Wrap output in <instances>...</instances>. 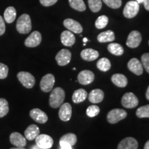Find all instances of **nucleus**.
Wrapping results in <instances>:
<instances>
[{"instance_id": "f257e3e1", "label": "nucleus", "mask_w": 149, "mask_h": 149, "mask_svg": "<svg viewBox=\"0 0 149 149\" xmlns=\"http://www.w3.org/2000/svg\"><path fill=\"white\" fill-rule=\"evenodd\" d=\"M65 99V91L60 87L52 90L49 97V105L53 109H57L62 105Z\"/></svg>"}, {"instance_id": "f03ea898", "label": "nucleus", "mask_w": 149, "mask_h": 149, "mask_svg": "<svg viewBox=\"0 0 149 149\" xmlns=\"http://www.w3.org/2000/svg\"><path fill=\"white\" fill-rule=\"evenodd\" d=\"M17 31L21 34H27L32 29V23L29 15L23 14L18 18L16 24Z\"/></svg>"}, {"instance_id": "7ed1b4c3", "label": "nucleus", "mask_w": 149, "mask_h": 149, "mask_svg": "<svg viewBox=\"0 0 149 149\" xmlns=\"http://www.w3.org/2000/svg\"><path fill=\"white\" fill-rule=\"evenodd\" d=\"M127 116L126 111L120 109H115L109 112L107 115V121L110 124H114L125 119Z\"/></svg>"}, {"instance_id": "20e7f679", "label": "nucleus", "mask_w": 149, "mask_h": 149, "mask_svg": "<svg viewBox=\"0 0 149 149\" xmlns=\"http://www.w3.org/2000/svg\"><path fill=\"white\" fill-rule=\"evenodd\" d=\"M17 78L22 84L27 88H32L35 84L34 76L29 72L22 71L18 72Z\"/></svg>"}, {"instance_id": "39448f33", "label": "nucleus", "mask_w": 149, "mask_h": 149, "mask_svg": "<svg viewBox=\"0 0 149 149\" xmlns=\"http://www.w3.org/2000/svg\"><path fill=\"white\" fill-rule=\"evenodd\" d=\"M139 10V3L136 1H130L126 3L123 10L125 17L131 19L137 15Z\"/></svg>"}, {"instance_id": "423d86ee", "label": "nucleus", "mask_w": 149, "mask_h": 149, "mask_svg": "<svg viewBox=\"0 0 149 149\" xmlns=\"http://www.w3.org/2000/svg\"><path fill=\"white\" fill-rule=\"evenodd\" d=\"M138 104V98L133 93H126L122 98V105L126 109H134Z\"/></svg>"}, {"instance_id": "0eeeda50", "label": "nucleus", "mask_w": 149, "mask_h": 149, "mask_svg": "<svg viewBox=\"0 0 149 149\" xmlns=\"http://www.w3.org/2000/svg\"><path fill=\"white\" fill-rule=\"evenodd\" d=\"M55 79L53 74H47L42 77L40 81V88L43 92L48 93L53 90Z\"/></svg>"}, {"instance_id": "6e6552de", "label": "nucleus", "mask_w": 149, "mask_h": 149, "mask_svg": "<svg viewBox=\"0 0 149 149\" xmlns=\"http://www.w3.org/2000/svg\"><path fill=\"white\" fill-rule=\"evenodd\" d=\"M35 141L37 146L42 149L51 148L53 145V138L46 134L39 135L35 138Z\"/></svg>"}, {"instance_id": "1a4fd4ad", "label": "nucleus", "mask_w": 149, "mask_h": 149, "mask_svg": "<svg viewBox=\"0 0 149 149\" xmlns=\"http://www.w3.org/2000/svg\"><path fill=\"white\" fill-rule=\"evenodd\" d=\"M71 56L72 55L70 51L67 49H61L57 54L55 59L59 66H64L69 64L71 60Z\"/></svg>"}, {"instance_id": "9d476101", "label": "nucleus", "mask_w": 149, "mask_h": 149, "mask_svg": "<svg viewBox=\"0 0 149 149\" xmlns=\"http://www.w3.org/2000/svg\"><path fill=\"white\" fill-rule=\"evenodd\" d=\"M141 33L137 31H133L128 35L127 40H126V45L129 48H135L138 47L141 42Z\"/></svg>"}, {"instance_id": "9b49d317", "label": "nucleus", "mask_w": 149, "mask_h": 149, "mask_svg": "<svg viewBox=\"0 0 149 149\" xmlns=\"http://www.w3.org/2000/svg\"><path fill=\"white\" fill-rule=\"evenodd\" d=\"M42 42V35L38 31H34L26 39L24 44L26 47L34 48L37 47Z\"/></svg>"}, {"instance_id": "f8f14e48", "label": "nucleus", "mask_w": 149, "mask_h": 149, "mask_svg": "<svg viewBox=\"0 0 149 149\" xmlns=\"http://www.w3.org/2000/svg\"><path fill=\"white\" fill-rule=\"evenodd\" d=\"M95 79V74L91 70H84L78 74L77 81L80 84L88 85L93 82Z\"/></svg>"}, {"instance_id": "ddd939ff", "label": "nucleus", "mask_w": 149, "mask_h": 149, "mask_svg": "<svg viewBox=\"0 0 149 149\" xmlns=\"http://www.w3.org/2000/svg\"><path fill=\"white\" fill-rule=\"evenodd\" d=\"M72 116V107L69 103L62 104L59 111V117L63 122H68Z\"/></svg>"}, {"instance_id": "4468645a", "label": "nucleus", "mask_w": 149, "mask_h": 149, "mask_svg": "<svg viewBox=\"0 0 149 149\" xmlns=\"http://www.w3.org/2000/svg\"><path fill=\"white\" fill-rule=\"evenodd\" d=\"M128 68L130 71H131L136 75H141L143 73V68L142 64L141 61H139V59L137 58H132L128 62Z\"/></svg>"}, {"instance_id": "2eb2a0df", "label": "nucleus", "mask_w": 149, "mask_h": 149, "mask_svg": "<svg viewBox=\"0 0 149 149\" xmlns=\"http://www.w3.org/2000/svg\"><path fill=\"white\" fill-rule=\"evenodd\" d=\"M64 26L70 32L77 34H79L83 31V28L81 24L72 19H66L64 21Z\"/></svg>"}, {"instance_id": "dca6fc26", "label": "nucleus", "mask_w": 149, "mask_h": 149, "mask_svg": "<svg viewBox=\"0 0 149 149\" xmlns=\"http://www.w3.org/2000/svg\"><path fill=\"white\" fill-rule=\"evenodd\" d=\"M30 116L33 120L40 124H44L48 121V116L40 109H34L30 111Z\"/></svg>"}, {"instance_id": "f3484780", "label": "nucleus", "mask_w": 149, "mask_h": 149, "mask_svg": "<svg viewBox=\"0 0 149 149\" xmlns=\"http://www.w3.org/2000/svg\"><path fill=\"white\" fill-rule=\"evenodd\" d=\"M138 142L133 137H126L120 141L117 149H137Z\"/></svg>"}, {"instance_id": "a211bd4d", "label": "nucleus", "mask_w": 149, "mask_h": 149, "mask_svg": "<svg viewBox=\"0 0 149 149\" xmlns=\"http://www.w3.org/2000/svg\"><path fill=\"white\" fill-rule=\"evenodd\" d=\"M10 141L16 147H24L26 145V139L25 137L22 134L17 132L10 134Z\"/></svg>"}, {"instance_id": "6ab92c4d", "label": "nucleus", "mask_w": 149, "mask_h": 149, "mask_svg": "<svg viewBox=\"0 0 149 149\" xmlns=\"http://www.w3.org/2000/svg\"><path fill=\"white\" fill-rule=\"evenodd\" d=\"M61 42L65 46H72L75 42V37L70 31H64L61 34Z\"/></svg>"}, {"instance_id": "aec40b11", "label": "nucleus", "mask_w": 149, "mask_h": 149, "mask_svg": "<svg viewBox=\"0 0 149 149\" xmlns=\"http://www.w3.org/2000/svg\"><path fill=\"white\" fill-rule=\"evenodd\" d=\"M88 100L91 103L98 104L103 101L104 93L101 89H94L88 95Z\"/></svg>"}, {"instance_id": "412c9836", "label": "nucleus", "mask_w": 149, "mask_h": 149, "mask_svg": "<svg viewBox=\"0 0 149 149\" xmlns=\"http://www.w3.org/2000/svg\"><path fill=\"white\" fill-rule=\"evenodd\" d=\"M40 128L35 124H31L26 129L24 132V135H25L26 139L28 140H33L40 135Z\"/></svg>"}, {"instance_id": "4be33fe9", "label": "nucleus", "mask_w": 149, "mask_h": 149, "mask_svg": "<svg viewBox=\"0 0 149 149\" xmlns=\"http://www.w3.org/2000/svg\"><path fill=\"white\" fill-rule=\"evenodd\" d=\"M81 57L84 60L87 61H92L95 60L99 57L98 51L92 49V48H86V49L83 50L81 52Z\"/></svg>"}, {"instance_id": "5701e85b", "label": "nucleus", "mask_w": 149, "mask_h": 149, "mask_svg": "<svg viewBox=\"0 0 149 149\" xmlns=\"http://www.w3.org/2000/svg\"><path fill=\"white\" fill-rule=\"evenodd\" d=\"M112 82L117 87L124 88L128 84V79L124 74H114L111 77Z\"/></svg>"}, {"instance_id": "b1692460", "label": "nucleus", "mask_w": 149, "mask_h": 149, "mask_svg": "<svg viewBox=\"0 0 149 149\" xmlns=\"http://www.w3.org/2000/svg\"><path fill=\"white\" fill-rule=\"evenodd\" d=\"M87 97H88V93L83 88H79L73 93L72 96V100L74 103L79 104L85 101Z\"/></svg>"}, {"instance_id": "393cba45", "label": "nucleus", "mask_w": 149, "mask_h": 149, "mask_svg": "<svg viewBox=\"0 0 149 149\" xmlns=\"http://www.w3.org/2000/svg\"><path fill=\"white\" fill-rule=\"evenodd\" d=\"M115 34L113 31H107L105 32H102L98 35L97 40L100 43L111 42L115 40Z\"/></svg>"}, {"instance_id": "a878e982", "label": "nucleus", "mask_w": 149, "mask_h": 149, "mask_svg": "<svg viewBox=\"0 0 149 149\" xmlns=\"http://www.w3.org/2000/svg\"><path fill=\"white\" fill-rule=\"evenodd\" d=\"M17 12L15 8L13 6H9L5 10L3 14V19L8 24L13 23L15 20Z\"/></svg>"}, {"instance_id": "bb28decb", "label": "nucleus", "mask_w": 149, "mask_h": 149, "mask_svg": "<svg viewBox=\"0 0 149 149\" xmlns=\"http://www.w3.org/2000/svg\"><path fill=\"white\" fill-rule=\"evenodd\" d=\"M108 51L113 55L116 56H121L124 53V48L120 44L111 43L108 46Z\"/></svg>"}, {"instance_id": "cd10ccee", "label": "nucleus", "mask_w": 149, "mask_h": 149, "mask_svg": "<svg viewBox=\"0 0 149 149\" xmlns=\"http://www.w3.org/2000/svg\"><path fill=\"white\" fill-rule=\"evenodd\" d=\"M77 141V137L74 133H67L63 135L60 138L59 142H64L69 144L70 146H73L75 145Z\"/></svg>"}, {"instance_id": "c85d7f7f", "label": "nucleus", "mask_w": 149, "mask_h": 149, "mask_svg": "<svg viewBox=\"0 0 149 149\" xmlns=\"http://www.w3.org/2000/svg\"><path fill=\"white\" fill-rule=\"evenodd\" d=\"M97 67L102 72H107L111 68V61L108 58L103 57L97 62Z\"/></svg>"}, {"instance_id": "c756f323", "label": "nucleus", "mask_w": 149, "mask_h": 149, "mask_svg": "<svg viewBox=\"0 0 149 149\" xmlns=\"http://www.w3.org/2000/svg\"><path fill=\"white\" fill-rule=\"evenodd\" d=\"M70 7L74 10L82 12L86 9L84 2L83 0H68Z\"/></svg>"}, {"instance_id": "7c9ffc66", "label": "nucleus", "mask_w": 149, "mask_h": 149, "mask_svg": "<svg viewBox=\"0 0 149 149\" xmlns=\"http://www.w3.org/2000/svg\"><path fill=\"white\" fill-rule=\"evenodd\" d=\"M89 8L93 13H97L102 7V0H88Z\"/></svg>"}, {"instance_id": "2f4dec72", "label": "nucleus", "mask_w": 149, "mask_h": 149, "mask_svg": "<svg viewBox=\"0 0 149 149\" xmlns=\"http://www.w3.org/2000/svg\"><path fill=\"white\" fill-rule=\"evenodd\" d=\"M9 111L8 102L3 98H0V118L8 114Z\"/></svg>"}, {"instance_id": "473e14b6", "label": "nucleus", "mask_w": 149, "mask_h": 149, "mask_svg": "<svg viewBox=\"0 0 149 149\" xmlns=\"http://www.w3.org/2000/svg\"><path fill=\"white\" fill-rule=\"evenodd\" d=\"M136 115L139 118H149V104L139 107L136 111Z\"/></svg>"}, {"instance_id": "72a5a7b5", "label": "nucleus", "mask_w": 149, "mask_h": 149, "mask_svg": "<svg viewBox=\"0 0 149 149\" xmlns=\"http://www.w3.org/2000/svg\"><path fill=\"white\" fill-rule=\"evenodd\" d=\"M109 22V18L106 15H101L95 21V27L97 29H102L107 26Z\"/></svg>"}, {"instance_id": "f704fd0d", "label": "nucleus", "mask_w": 149, "mask_h": 149, "mask_svg": "<svg viewBox=\"0 0 149 149\" xmlns=\"http://www.w3.org/2000/svg\"><path fill=\"white\" fill-rule=\"evenodd\" d=\"M100 112L99 107L96 105H91L86 109V115L89 117H94L97 115Z\"/></svg>"}, {"instance_id": "c9c22d12", "label": "nucleus", "mask_w": 149, "mask_h": 149, "mask_svg": "<svg viewBox=\"0 0 149 149\" xmlns=\"http://www.w3.org/2000/svg\"><path fill=\"white\" fill-rule=\"evenodd\" d=\"M107 6L113 9L120 8L122 6V0H102Z\"/></svg>"}, {"instance_id": "e433bc0d", "label": "nucleus", "mask_w": 149, "mask_h": 149, "mask_svg": "<svg viewBox=\"0 0 149 149\" xmlns=\"http://www.w3.org/2000/svg\"><path fill=\"white\" fill-rule=\"evenodd\" d=\"M141 62L143 68H145L146 72L149 73V53H146L143 54L141 57Z\"/></svg>"}, {"instance_id": "4c0bfd02", "label": "nucleus", "mask_w": 149, "mask_h": 149, "mask_svg": "<svg viewBox=\"0 0 149 149\" xmlns=\"http://www.w3.org/2000/svg\"><path fill=\"white\" fill-rule=\"evenodd\" d=\"M8 74V67L4 64L0 62V79H6Z\"/></svg>"}, {"instance_id": "58836bf2", "label": "nucleus", "mask_w": 149, "mask_h": 149, "mask_svg": "<svg viewBox=\"0 0 149 149\" xmlns=\"http://www.w3.org/2000/svg\"><path fill=\"white\" fill-rule=\"evenodd\" d=\"M57 1L58 0H40L41 4L46 7L54 5L55 3H57Z\"/></svg>"}, {"instance_id": "ea45409f", "label": "nucleus", "mask_w": 149, "mask_h": 149, "mask_svg": "<svg viewBox=\"0 0 149 149\" xmlns=\"http://www.w3.org/2000/svg\"><path fill=\"white\" fill-rule=\"evenodd\" d=\"M6 31V26L4 19L1 16H0V36L3 35Z\"/></svg>"}, {"instance_id": "a19ab883", "label": "nucleus", "mask_w": 149, "mask_h": 149, "mask_svg": "<svg viewBox=\"0 0 149 149\" xmlns=\"http://www.w3.org/2000/svg\"><path fill=\"white\" fill-rule=\"evenodd\" d=\"M59 145H60L61 148L60 149H73L72 146H70L69 144H66L64 142H59Z\"/></svg>"}, {"instance_id": "79ce46f5", "label": "nucleus", "mask_w": 149, "mask_h": 149, "mask_svg": "<svg viewBox=\"0 0 149 149\" xmlns=\"http://www.w3.org/2000/svg\"><path fill=\"white\" fill-rule=\"evenodd\" d=\"M143 3H144L145 9L149 11V0H144V2Z\"/></svg>"}, {"instance_id": "37998d69", "label": "nucleus", "mask_w": 149, "mask_h": 149, "mask_svg": "<svg viewBox=\"0 0 149 149\" xmlns=\"http://www.w3.org/2000/svg\"><path fill=\"white\" fill-rule=\"evenodd\" d=\"M146 97L147 100L149 101V86L148 87V88H147V91H146Z\"/></svg>"}, {"instance_id": "c03bdc74", "label": "nucleus", "mask_w": 149, "mask_h": 149, "mask_svg": "<svg viewBox=\"0 0 149 149\" xmlns=\"http://www.w3.org/2000/svg\"><path fill=\"white\" fill-rule=\"evenodd\" d=\"M144 149H149V140L147 141L146 144H145Z\"/></svg>"}, {"instance_id": "a18cd8bd", "label": "nucleus", "mask_w": 149, "mask_h": 149, "mask_svg": "<svg viewBox=\"0 0 149 149\" xmlns=\"http://www.w3.org/2000/svg\"><path fill=\"white\" fill-rule=\"evenodd\" d=\"M10 149H26L24 147H15V148H11Z\"/></svg>"}, {"instance_id": "49530a36", "label": "nucleus", "mask_w": 149, "mask_h": 149, "mask_svg": "<svg viewBox=\"0 0 149 149\" xmlns=\"http://www.w3.org/2000/svg\"><path fill=\"white\" fill-rule=\"evenodd\" d=\"M32 149H42V148H40V147H39V146L37 145V146H33V148H32Z\"/></svg>"}, {"instance_id": "de8ad7c7", "label": "nucleus", "mask_w": 149, "mask_h": 149, "mask_svg": "<svg viewBox=\"0 0 149 149\" xmlns=\"http://www.w3.org/2000/svg\"><path fill=\"white\" fill-rule=\"evenodd\" d=\"M136 1H137L138 3H141L144 2V0H136Z\"/></svg>"}, {"instance_id": "09e8293b", "label": "nucleus", "mask_w": 149, "mask_h": 149, "mask_svg": "<svg viewBox=\"0 0 149 149\" xmlns=\"http://www.w3.org/2000/svg\"><path fill=\"white\" fill-rule=\"evenodd\" d=\"M83 41H84V44L86 42H88V39L87 38H84V40H83Z\"/></svg>"}, {"instance_id": "8fccbe9b", "label": "nucleus", "mask_w": 149, "mask_h": 149, "mask_svg": "<svg viewBox=\"0 0 149 149\" xmlns=\"http://www.w3.org/2000/svg\"><path fill=\"white\" fill-rule=\"evenodd\" d=\"M148 44H149V41H148Z\"/></svg>"}]
</instances>
